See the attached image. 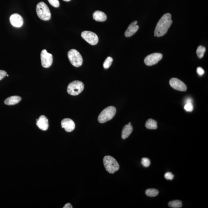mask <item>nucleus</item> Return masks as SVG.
I'll return each mask as SVG.
<instances>
[{
    "mask_svg": "<svg viewBox=\"0 0 208 208\" xmlns=\"http://www.w3.org/2000/svg\"><path fill=\"white\" fill-rule=\"evenodd\" d=\"M10 21L12 26L16 27H21L24 23L23 18L18 14H14L11 15Z\"/></svg>",
    "mask_w": 208,
    "mask_h": 208,
    "instance_id": "nucleus-11",
    "label": "nucleus"
},
{
    "mask_svg": "<svg viewBox=\"0 0 208 208\" xmlns=\"http://www.w3.org/2000/svg\"><path fill=\"white\" fill-rule=\"evenodd\" d=\"M133 130V128L130 123H129L128 125H125L122 131L121 137L122 139H125L127 138L132 133Z\"/></svg>",
    "mask_w": 208,
    "mask_h": 208,
    "instance_id": "nucleus-15",
    "label": "nucleus"
},
{
    "mask_svg": "<svg viewBox=\"0 0 208 208\" xmlns=\"http://www.w3.org/2000/svg\"><path fill=\"white\" fill-rule=\"evenodd\" d=\"M146 127L148 129L155 130L157 128V121L152 119H149L146 121Z\"/></svg>",
    "mask_w": 208,
    "mask_h": 208,
    "instance_id": "nucleus-18",
    "label": "nucleus"
},
{
    "mask_svg": "<svg viewBox=\"0 0 208 208\" xmlns=\"http://www.w3.org/2000/svg\"><path fill=\"white\" fill-rule=\"evenodd\" d=\"M170 86L176 90L181 91H185L187 87L185 84L176 78H172L170 81Z\"/></svg>",
    "mask_w": 208,
    "mask_h": 208,
    "instance_id": "nucleus-10",
    "label": "nucleus"
},
{
    "mask_svg": "<svg viewBox=\"0 0 208 208\" xmlns=\"http://www.w3.org/2000/svg\"><path fill=\"white\" fill-rule=\"evenodd\" d=\"M21 100V98L19 96H14L7 98L5 101V103L6 105H15L19 103Z\"/></svg>",
    "mask_w": 208,
    "mask_h": 208,
    "instance_id": "nucleus-17",
    "label": "nucleus"
},
{
    "mask_svg": "<svg viewBox=\"0 0 208 208\" xmlns=\"http://www.w3.org/2000/svg\"><path fill=\"white\" fill-rule=\"evenodd\" d=\"M163 55L160 53H155L148 55L145 58L144 62L149 66L155 65L162 58Z\"/></svg>",
    "mask_w": 208,
    "mask_h": 208,
    "instance_id": "nucleus-9",
    "label": "nucleus"
},
{
    "mask_svg": "<svg viewBox=\"0 0 208 208\" xmlns=\"http://www.w3.org/2000/svg\"><path fill=\"white\" fill-rule=\"evenodd\" d=\"M36 125L40 130L43 131L47 130L49 127L48 120L45 116L42 115L37 121Z\"/></svg>",
    "mask_w": 208,
    "mask_h": 208,
    "instance_id": "nucleus-14",
    "label": "nucleus"
},
{
    "mask_svg": "<svg viewBox=\"0 0 208 208\" xmlns=\"http://www.w3.org/2000/svg\"><path fill=\"white\" fill-rule=\"evenodd\" d=\"M113 61V59L112 58L110 57H107L103 63V67L104 69H107L109 68L112 64Z\"/></svg>",
    "mask_w": 208,
    "mask_h": 208,
    "instance_id": "nucleus-22",
    "label": "nucleus"
},
{
    "mask_svg": "<svg viewBox=\"0 0 208 208\" xmlns=\"http://www.w3.org/2000/svg\"><path fill=\"white\" fill-rule=\"evenodd\" d=\"M141 163H142V165H143L144 167H149L150 165V159L147 158H143L142 159Z\"/></svg>",
    "mask_w": 208,
    "mask_h": 208,
    "instance_id": "nucleus-23",
    "label": "nucleus"
},
{
    "mask_svg": "<svg viewBox=\"0 0 208 208\" xmlns=\"http://www.w3.org/2000/svg\"><path fill=\"white\" fill-rule=\"evenodd\" d=\"M171 18V16L170 13H166L163 15L156 26L154 31L155 36L160 37L167 33L173 23Z\"/></svg>",
    "mask_w": 208,
    "mask_h": 208,
    "instance_id": "nucleus-1",
    "label": "nucleus"
},
{
    "mask_svg": "<svg viewBox=\"0 0 208 208\" xmlns=\"http://www.w3.org/2000/svg\"><path fill=\"white\" fill-rule=\"evenodd\" d=\"M7 75V72L5 71L0 70V80H2Z\"/></svg>",
    "mask_w": 208,
    "mask_h": 208,
    "instance_id": "nucleus-27",
    "label": "nucleus"
},
{
    "mask_svg": "<svg viewBox=\"0 0 208 208\" xmlns=\"http://www.w3.org/2000/svg\"><path fill=\"white\" fill-rule=\"evenodd\" d=\"M116 111V109L113 106L107 107L103 110L99 115V122L103 123L110 120L115 115Z\"/></svg>",
    "mask_w": 208,
    "mask_h": 208,
    "instance_id": "nucleus-4",
    "label": "nucleus"
},
{
    "mask_svg": "<svg viewBox=\"0 0 208 208\" xmlns=\"http://www.w3.org/2000/svg\"><path fill=\"white\" fill-rule=\"evenodd\" d=\"M82 37L89 44L96 45L98 42V36L95 33L90 31H84L82 33Z\"/></svg>",
    "mask_w": 208,
    "mask_h": 208,
    "instance_id": "nucleus-8",
    "label": "nucleus"
},
{
    "mask_svg": "<svg viewBox=\"0 0 208 208\" xmlns=\"http://www.w3.org/2000/svg\"><path fill=\"white\" fill-rule=\"evenodd\" d=\"M40 59L43 67L48 68L52 65L53 56L51 54L47 53L46 50H44L42 51L40 54Z\"/></svg>",
    "mask_w": 208,
    "mask_h": 208,
    "instance_id": "nucleus-7",
    "label": "nucleus"
},
{
    "mask_svg": "<svg viewBox=\"0 0 208 208\" xmlns=\"http://www.w3.org/2000/svg\"><path fill=\"white\" fill-rule=\"evenodd\" d=\"M146 194L147 196L150 197H154L157 196L159 193L158 191L154 188L148 189L146 191Z\"/></svg>",
    "mask_w": 208,
    "mask_h": 208,
    "instance_id": "nucleus-21",
    "label": "nucleus"
},
{
    "mask_svg": "<svg viewBox=\"0 0 208 208\" xmlns=\"http://www.w3.org/2000/svg\"><path fill=\"white\" fill-rule=\"evenodd\" d=\"M184 109L187 111L191 112L194 110V106L192 103H187L186 104Z\"/></svg>",
    "mask_w": 208,
    "mask_h": 208,
    "instance_id": "nucleus-24",
    "label": "nucleus"
},
{
    "mask_svg": "<svg viewBox=\"0 0 208 208\" xmlns=\"http://www.w3.org/2000/svg\"><path fill=\"white\" fill-rule=\"evenodd\" d=\"M84 89V85L82 82L75 81L69 84L67 88V92L69 94L73 96L78 95Z\"/></svg>",
    "mask_w": 208,
    "mask_h": 208,
    "instance_id": "nucleus-6",
    "label": "nucleus"
},
{
    "mask_svg": "<svg viewBox=\"0 0 208 208\" xmlns=\"http://www.w3.org/2000/svg\"><path fill=\"white\" fill-rule=\"evenodd\" d=\"M168 206L173 208H181L182 206V202L179 200H174L169 202Z\"/></svg>",
    "mask_w": 208,
    "mask_h": 208,
    "instance_id": "nucleus-19",
    "label": "nucleus"
},
{
    "mask_svg": "<svg viewBox=\"0 0 208 208\" xmlns=\"http://www.w3.org/2000/svg\"><path fill=\"white\" fill-rule=\"evenodd\" d=\"M36 12L38 17L43 21H49L51 18V13L49 8L45 3L40 2L36 7Z\"/></svg>",
    "mask_w": 208,
    "mask_h": 208,
    "instance_id": "nucleus-2",
    "label": "nucleus"
},
{
    "mask_svg": "<svg viewBox=\"0 0 208 208\" xmlns=\"http://www.w3.org/2000/svg\"><path fill=\"white\" fill-rule=\"evenodd\" d=\"M138 22L135 21L128 26L127 29L126 30L125 35L126 37H130L132 36L136 33L139 29V26L137 25Z\"/></svg>",
    "mask_w": 208,
    "mask_h": 208,
    "instance_id": "nucleus-13",
    "label": "nucleus"
},
{
    "mask_svg": "<svg viewBox=\"0 0 208 208\" xmlns=\"http://www.w3.org/2000/svg\"><path fill=\"white\" fill-rule=\"evenodd\" d=\"M68 58L70 62L74 66L79 67L83 62V58L80 53L75 49H72L68 52Z\"/></svg>",
    "mask_w": 208,
    "mask_h": 208,
    "instance_id": "nucleus-5",
    "label": "nucleus"
},
{
    "mask_svg": "<svg viewBox=\"0 0 208 208\" xmlns=\"http://www.w3.org/2000/svg\"><path fill=\"white\" fill-rule=\"evenodd\" d=\"M61 126L67 132H70L74 130L75 125L73 121L69 118H65L61 122Z\"/></svg>",
    "mask_w": 208,
    "mask_h": 208,
    "instance_id": "nucleus-12",
    "label": "nucleus"
},
{
    "mask_svg": "<svg viewBox=\"0 0 208 208\" xmlns=\"http://www.w3.org/2000/svg\"><path fill=\"white\" fill-rule=\"evenodd\" d=\"M63 208H72V205L70 203H67L66 204L65 206H64Z\"/></svg>",
    "mask_w": 208,
    "mask_h": 208,
    "instance_id": "nucleus-29",
    "label": "nucleus"
},
{
    "mask_svg": "<svg viewBox=\"0 0 208 208\" xmlns=\"http://www.w3.org/2000/svg\"><path fill=\"white\" fill-rule=\"evenodd\" d=\"M186 103H192V99H191L190 98L187 99L186 100Z\"/></svg>",
    "mask_w": 208,
    "mask_h": 208,
    "instance_id": "nucleus-30",
    "label": "nucleus"
},
{
    "mask_svg": "<svg viewBox=\"0 0 208 208\" xmlns=\"http://www.w3.org/2000/svg\"><path fill=\"white\" fill-rule=\"evenodd\" d=\"M50 5L55 8H58L59 6V0H47Z\"/></svg>",
    "mask_w": 208,
    "mask_h": 208,
    "instance_id": "nucleus-25",
    "label": "nucleus"
},
{
    "mask_svg": "<svg viewBox=\"0 0 208 208\" xmlns=\"http://www.w3.org/2000/svg\"><path fill=\"white\" fill-rule=\"evenodd\" d=\"M197 73L199 75L202 76L204 73V71L203 68L199 67L197 68Z\"/></svg>",
    "mask_w": 208,
    "mask_h": 208,
    "instance_id": "nucleus-28",
    "label": "nucleus"
},
{
    "mask_svg": "<svg viewBox=\"0 0 208 208\" xmlns=\"http://www.w3.org/2000/svg\"><path fill=\"white\" fill-rule=\"evenodd\" d=\"M103 163L106 170L110 174H114L119 169L120 166L118 162L111 156L104 157L103 158Z\"/></svg>",
    "mask_w": 208,
    "mask_h": 208,
    "instance_id": "nucleus-3",
    "label": "nucleus"
},
{
    "mask_svg": "<svg viewBox=\"0 0 208 208\" xmlns=\"http://www.w3.org/2000/svg\"><path fill=\"white\" fill-rule=\"evenodd\" d=\"M165 178L168 180H172L174 178V175L171 172H168L164 174Z\"/></svg>",
    "mask_w": 208,
    "mask_h": 208,
    "instance_id": "nucleus-26",
    "label": "nucleus"
},
{
    "mask_svg": "<svg viewBox=\"0 0 208 208\" xmlns=\"http://www.w3.org/2000/svg\"><path fill=\"white\" fill-rule=\"evenodd\" d=\"M63 1H66V2H69V1H70L71 0H63Z\"/></svg>",
    "mask_w": 208,
    "mask_h": 208,
    "instance_id": "nucleus-31",
    "label": "nucleus"
},
{
    "mask_svg": "<svg viewBox=\"0 0 208 208\" xmlns=\"http://www.w3.org/2000/svg\"><path fill=\"white\" fill-rule=\"evenodd\" d=\"M93 18L96 21L103 22L107 20L106 14L101 11H97L93 14Z\"/></svg>",
    "mask_w": 208,
    "mask_h": 208,
    "instance_id": "nucleus-16",
    "label": "nucleus"
},
{
    "mask_svg": "<svg viewBox=\"0 0 208 208\" xmlns=\"http://www.w3.org/2000/svg\"><path fill=\"white\" fill-rule=\"evenodd\" d=\"M206 51V47L202 46H199L197 50V54L198 57L199 58H203Z\"/></svg>",
    "mask_w": 208,
    "mask_h": 208,
    "instance_id": "nucleus-20",
    "label": "nucleus"
}]
</instances>
